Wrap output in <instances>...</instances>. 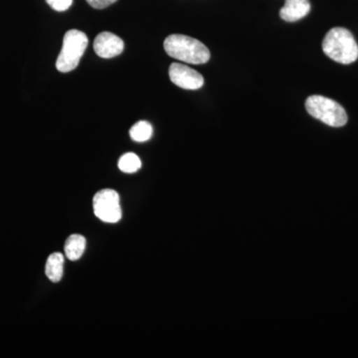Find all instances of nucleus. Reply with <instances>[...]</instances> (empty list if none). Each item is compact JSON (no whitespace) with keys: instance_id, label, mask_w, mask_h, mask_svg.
<instances>
[{"instance_id":"nucleus-13","label":"nucleus","mask_w":358,"mask_h":358,"mask_svg":"<svg viewBox=\"0 0 358 358\" xmlns=\"http://www.w3.org/2000/svg\"><path fill=\"white\" fill-rule=\"evenodd\" d=\"M46 2L54 10L62 13V11H66L70 8L71 6H72L73 0H46Z\"/></svg>"},{"instance_id":"nucleus-9","label":"nucleus","mask_w":358,"mask_h":358,"mask_svg":"<svg viewBox=\"0 0 358 358\" xmlns=\"http://www.w3.org/2000/svg\"><path fill=\"white\" fill-rule=\"evenodd\" d=\"M64 257L61 253H53L49 256L45 266V273L50 281L58 282L62 279Z\"/></svg>"},{"instance_id":"nucleus-5","label":"nucleus","mask_w":358,"mask_h":358,"mask_svg":"<svg viewBox=\"0 0 358 358\" xmlns=\"http://www.w3.org/2000/svg\"><path fill=\"white\" fill-rule=\"evenodd\" d=\"M94 212L103 222L117 223L122 218L120 196L113 189H103L96 193L93 199Z\"/></svg>"},{"instance_id":"nucleus-10","label":"nucleus","mask_w":358,"mask_h":358,"mask_svg":"<svg viewBox=\"0 0 358 358\" xmlns=\"http://www.w3.org/2000/svg\"><path fill=\"white\" fill-rule=\"evenodd\" d=\"M86 248V239L80 234H73L65 244V254L71 261H77L83 255Z\"/></svg>"},{"instance_id":"nucleus-7","label":"nucleus","mask_w":358,"mask_h":358,"mask_svg":"<svg viewBox=\"0 0 358 358\" xmlns=\"http://www.w3.org/2000/svg\"><path fill=\"white\" fill-rule=\"evenodd\" d=\"M124 41L114 33L102 32L94 41V49L101 58H114L124 51Z\"/></svg>"},{"instance_id":"nucleus-3","label":"nucleus","mask_w":358,"mask_h":358,"mask_svg":"<svg viewBox=\"0 0 358 358\" xmlns=\"http://www.w3.org/2000/svg\"><path fill=\"white\" fill-rule=\"evenodd\" d=\"M306 109L315 119L320 120L334 128H341L348 122L345 110L336 101L326 96H308L306 101Z\"/></svg>"},{"instance_id":"nucleus-1","label":"nucleus","mask_w":358,"mask_h":358,"mask_svg":"<svg viewBox=\"0 0 358 358\" xmlns=\"http://www.w3.org/2000/svg\"><path fill=\"white\" fill-rule=\"evenodd\" d=\"M164 50L171 57L188 64H205L210 59V52L203 43L182 34L169 35L164 40Z\"/></svg>"},{"instance_id":"nucleus-11","label":"nucleus","mask_w":358,"mask_h":358,"mask_svg":"<svg viewBox=\"0 0 358 358\" xmlns=\"http://www.w3.org/2000/svg\"><path fill=\"white\" fill-rule=\"evenodd\" d=\"M129 136L131 140L138 141V143H143L152 138V127L148 122L141 121L136 122L131 127L129 131Z\"/></svg>"},{"instance_id":"nucleus-14","label":"nucleus","mask_w":358,"mask_h":358,"mask_svg":"<svg viewBox=\"0 0 358 358\" xmlns=\"http://www.w3.org/2000/svg\"><path fill=\"white\" fill-rule=\"evenodd\" d=\"M117 0H87V2L96 9H103L112 6Z\"/></svg>"},{"instance_id":"nucleus-12","label":"nucleus","mask_w":358,"mask_h":358,"mask_svg":"<svg viewBox=\"0 0 358 358\" xmlns=\"http://www.w3.org/2000/svg\"><path fill=\"white\" fill-rule=\"evenodd\" d=\"M117 166L122 173H134L141 169V162L138 155L133 152H129V154L122 155Z\"/></svg>"},{"instance_id":"nucleus-4","label":"nucleus","mask_w":358,"mask_h":358,"mask_svg":"<svg viewBox=\"0 0 358 358\" xmlns=\"http://www.w3.org/2000/svg\"><path fill=\"white\" fill-rule=\"evenodd\" d=\"M88 37L84 32L73 29L66 32L63 47L59 54L56 68L62 73L76 69L88 46Z\"/></svg>"},{"instance_id":"nucleus-8","label":"nucleus","mask_w":358,"mask_h":358,"mask_svg":"<svg viewBox=\"0 0 358 358\" xmlns=\"http://www.w3.org/2000/svg\"><path fill=\"white\" fill-rule=\"evenodd\" d=\"M310 11V0H286L280 11V16L287 22H294L306 17Z\"/></svg>"},{"instance_id":"nucleus-6","label":"nucleus","mask_w":358,"mask_h":358,"mask_svg":"<svg viewBox=\"0 0 358 358\" xmlns=\"http://www.w3.org/2000/svg\"><path fill=\"white\" fill-rule=\"evenodd\" d=\"M169 78L174 85L185 90H199L204 84L203 77L200 73L178 63H173L169 67Z\"/></svg>"},{"instance_id":"nucleus-2","label":"nucleus","mask_w":358,"mask_h":358,"mask_svg":"<svg viewBox=\"0 0 358 358\" xmlns=\"http://www.w3.org/2000/svg\"><path fill=\"white\" fill-rule=\"evenodd\" d=\"M324 54L341 64H352L358 58V45L348 29L336 27L329 30L322 41Z\"/></svg>"}]
</instances>
